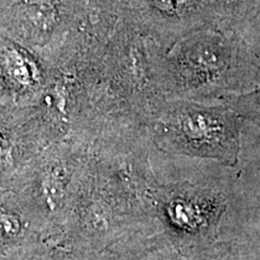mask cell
I'll use <instances>...</instances> for the list:
<instances>
[{"mask_svg": "<svg viewBox=\"0 0 260 260\" xmlns=\"http://www.w3.org/2000/svg\"><path fill=\"white\" fill-rule=\"evenodd\" d=\"M239 118L229 107L170 103L155 118V141L165 151L234 165L240 151Z\"/></svg>", "mask_w": 260, "mask_h": 260, "instance_id": "cell-1", "label": "cell"}, {"mask_svg": "<svg viewBox=\"0 0 260 260\" xmlns=\"http://www.w3.org/2000/svg\"><path fill=\"white\" fill-rule=\"evenodd\" d=\"M230 109L240 118L260 125V88L234 99Z\"/></svg>", "mask_w": 260, "mask_h": 260, "instance_id": "cell-2", "label": "cell"}, {"mask_svg": "<svg viewBox=\"0 0 260 260\" xmlns=\"http://www.w3.org/2000/svg\"><path fill=\"white\" fill-rule=\"evenodd\" d=\"M189 2L190 0H153V5L158 11H165L174 15L176 11H184L189 9Z\"/></svg>", "mask_w": 260, "mask_h": 260, "instance_id": "cell-3", "label": "cell"}]
</instances>
